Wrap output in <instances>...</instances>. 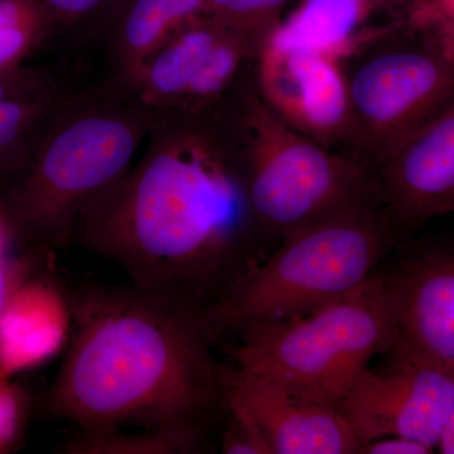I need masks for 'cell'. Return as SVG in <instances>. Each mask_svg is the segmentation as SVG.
Listing matches in <instances>:
<instances>
[{"instance_id":"1","label":"cell","mask_w":454,"mask_h":454,"mask_svg":"<svg viewBox=\"0 0 454 454\" xmlns=\"http://www.w3.org/2000/svg\"><path fill=\"white\" fill-rule=\"evenodd\" d=\"M74 243L206 317L227 300L270 253L250 206L234 97L157 114L142 158L83 210Z\"/></svg>"},{"instance_id":"2","label":"cell","mask_w":454,"mask_h":454,"mask_svg":"<svg viewBox=\"0 0 454 454\" xmlns=\"http://www.w3.org/2000/svg\"><path fill=\"white\" fill-rule=\"evenodd\" d=\"M73 304V333L44 396L47 415L79 430L203 434L225 403L205 313L130 283L90 286Z\"/></svg>"},{"instance_id":"3","label":"cell","mask_w":454,"mask_h":454,"mask_svg":"<svg viewBox=\"0 0 454 454\" xmlns=\"http://www.w3.org/2000/svg\"><path fill=\"white\" fill-rule=\"evenodd\" d=\"M157 114L115 83L73 92L0 199L20 243L64 249L83 210L130 168Z\"/></svg>"},{"instance_id":"4","label":"cell","mask_w":454,"mask_h":454,"mask_svg":"<svg viewBox=\"0 0 454 454\" xmlns=\"http://www.w3.org/2000/svg\"><path fill=\"white\" fill-rule=\"evenodd\" d=\"M403 234L381 193L304 227L278 244L207 313L212 333L309 316L356 291Z\"/></svg>"},{"instance_id":"5","label":"cell","mask_w":454,"mask_h":454,"mask_svg":"<svg viewBox=\"0 0 454 454\" xmlns=\"http://www.w3.org/2000/svg\"><path fill=\"white\" fill-rule=\"evenodd\" d=\"M234 114L250 206L268 247L380 193L373 160L293 129L260 98L255 77L235 95Z\"/></svg>"},{"instance_id":"6","label":"cell","mask_w":454,"mask_h":454,"mask_svg":"<svg viewBox=\"0 0 454 454\" xmlns=\"http://www.w3.org/2000/svg\"><path fill=\"white\" fill-rule=\"evenodd\" d=\"M236 367L270 379L294 395L340 409L372 358L391 346L381 271L342 300L291 321L238 333Z\"/></svg>"},{"instance_id":"7","label":"cell","mask_w":454,"mask_h":454,"mask_svg":"<svg viewBox=\"0 0 454 454\" xmlns=\"http://www.w3.org/2000/svg\"><path fill=\"white\" fill-rule=\"evenodd\" d=\"M340 65L352 149L376 164L454 106V56L422 27H391Z\"/></svg>"},{"instance_id":"8","label":"cell","mask_w":454,"mask_h":454,"mask_svg":"<svg viewBox=\"0 0 454 454\" xmlns=\"http://www.w3.org/2000/svg\"><path fill=\"white\" fill-rule=\"evenodd\" d=\"M260 46L247 33L202 13L173 33L129 88H118L151 113L206 112L255 76Z\"/></svg>"},{"instance_id":"9","label":"cell","mask_w":454,"mask_h":454,"mask_svg":"<svg viewBox=\"0 0 454 454\" xmlns=\"http://www.w3.org/2000/svg\"><path fill=\"white\" fill-rule=\"evenodd\" d=\"M381 276L393 333L387 354L454 375V244L409 254Z\"/></svg>"},{"instance_id":"10","label":"cell","mask_w":454,"mask_h":454,"mask_svg":"<svg viewBox=\"0 0 454 454\" xmlns=\"http://www.w3.org/2000/svg\"><path fill=\"white\" fill-rule=\"evenodd\" d=\"M453 404V373L391 357L384 369L358 379L339 411L361 446L399 435L437 450Z\"/></svg>"},{"instance_id":"11","label":"cell","mask_w":454,"mask_h":454,"mask_svg":"<svg viewBox=\"0 0 454 454\" xmlns=\"http://www.w3.org/2000/svg\"><path fill=\"white\" fill-rule=\"evenodd\" d=\"M255 85L262 101L293 129L325 146L352 149L348 79L339 59L262 42Z\"/></svg>"},{"instance_id":"12","label":"cell","mask_w":454,"mask_h":454,"mask_svg":"<svg viewBox=\"0 0 454 454\" xmlns=\"http://www.w3.org/2000/svg\"><path fill=\"white\" fill-rule=\"evenodd\" d=\"M223 399L258 424L271 454H352L361 442L339 409L318 404L277 382L240 369L219 367Z\"/></svg>"},{"instance_id":"13","label":"cell","mask_w":454,"mask_h":454,"mask_svg":"<svg viewBox=\"0 0 454 454\" xmlns=\"http://www.w3.org/2000/svg\"><path fill=\"white\" fill-rule=\"evenodd\" d=\"M382 201L403 235L454 212V106L376 164Z\"/></svg>"},{"instance_id":"14","label":"cell","mask_w":454,"mask_h":454,"mask_svg":"<svg viewBox=\"0 0 454 454\" xmlns=\"http://www.w3.org/2000/svg\"><path fill=\"white\" fill-rule=\"evenodd\" d=\"M73 327V298L35 271L0 309V373L14 378L43 366L67 348Z\"/></svg>"},{"instance_id":"15","label":"cell","mask_w":454,"mask_h":454,"mask_svg":"<svg viewBox=\"0 0 454 454\" xmlns=\"http://www.w3.org/2000/svg\"><path fill=\"white\" fill-rule=\"evenodd\" d=\"M378 0H301L262 42L280 50H303L342 61L391 28L367 25Z\"/></svg>"},{"instance_id":"16","label":"cell","mask_w":454,"mask_h":454,"mask_svg":"<svg viewBox=\"0 0 454 454\" xmlns=\"http://www.w3.org/2000/svg\"><path fill=\"white\" fill-rule=\"evenodd\" d=\"M202 13L205 0H124L106 32L113 82L129 88L173 33Z\"/></svg>"},{"instance_id":"17","label":"cell","mask_w":454,"mask_h":454,"mask_svg":"<svg viewBox=\"0 0 454 454\" xmlns=\"http://www.w3.org/2000/svg\"><path fill=\"white\" fill-rule=\"evenodd\" d=\"M74 91L57 85L33 97L0 101V173L20 172L47 124Z\"/></svg>"},{"instance_id":"18","label":"cell","mask_w":454,"mask_h":454,"mask_svg":"<svg viewBox=\"0 0 454 454\" xmlns=\"http://www.w3.org/2000/svg\"><path fill=\"white\" fill-rule=\"evenodd\" d=\"M202 433L178 429L79 430L61 447L70 454H184L201 450Z\"/></svg>"},{"instance_id":"19","label":"cell","mask_w":454,"mask_h":454,"mask_svg":"<svg viewBox=\"0 0 454 454\" xmlns=\"http://www.w3.org/2000/svg\"><path fill=\"white\" fill-rule=\"evenodd\" d=\"M57 29L43 0H0V74H13Z\"/></svg>"},{"instance_id":"20","label":"cell","mask_w":454,"mask_h":454,"mask_svg":"<svg viewBox=\"0 0 454 454\" xmlns=\"http://www.w3.org/2000/svg\"><path fill=\"white\" fill-rule=\"evenodd\" d=\"M291 0H205V13L262 43L283 20V12Z\"/></svg>"},{"instance_id":"21","label":"cell","mask_w":454,"mask_h":454,"mask_svg":"<svg viewBox=\"0 0 454 454\" xmlns=\"http://www.w3.org/2000/svg\"><path fill=\"white\" fill-rule=\"evenodd\" d=\"M31 399L13 378L0 373V454L16 450L25 437Z\"/></svg>"},{"instance_id":"22","label":"cell","mask_w":454,"mask_h":454,"mask_svg":"<svg viewBox=\"0 0 454 454\" xmlns=\"http://www.w3.org/2000/svg\"><path fill=\"white\" fill-rule=\"evenodd\" d=\"M57 28H95L106 33L124 0H43Z\"/></svg>"},{"instance_id":"23","label":"cell","mask_w":454,"mask_h":454,"mask_svg":"<svg viewBox=\"0 0 454 454\" xmlns=\"http://www.w3.org/2000/svg\"><path fill=\"white\" fill-rule=\"evenodd\" d=\"M229 411L225 432L221 438V450L226 454H271L258 424L240 406L225 400Z\"/></svg>"},{"instance_id":"24","label":"cell","mask_w":454,"mask_h":454,"mask_svg":"<svg viewBox=\"0 0 454 454\" xmlns=\"http://www.w3.org/2000/svg\"><path fill=\"white\" fill-rule=\"evenodd\" d=\"M40 267V253L8 254L0 258V309L26 279Z\"/></svg>"},{"instance_id":"25","label":"cell","mask_w":454,"mask_h":454,"mask_svg":"<svg viewBox=\"0 0 454 454\" xmlns=\"http://www.w3.org/2000/svg\"><path fill=\"white\" fill-rule=\"evenodd\" d=\"M433 452L435 450L422 442L399 437V435L367 442L358 450V453L365 454H430Z\"/></svg>"},{"instance_id":"26","label":"cell","mask_w":454,"mask_h":454,"mask_svg":"<svg viewBox=\"0 0 454 454\" xmlns=\"http://www.w3.org/2000/svg\"><path fill=\"white\" fill-rule=\"evenodd\" d=\"M17 243L20 241H18L16 230L9 219L7 211L0 202V258L11 254L12 247Z\"/></svg>"},{"instance_id":"27","label":"cell","mask_w":454,"mask_h":454,"mask_svg":"<svg viewBox=\"0 0 454 454\" xmlns=\"http://www.w3.org/2000/svg\"><path fill=\"white\" fill-rule=\"evenodd\" d=\"M439 453L454 454V404L437 447Z\"/></svg>"}]
</instances>
